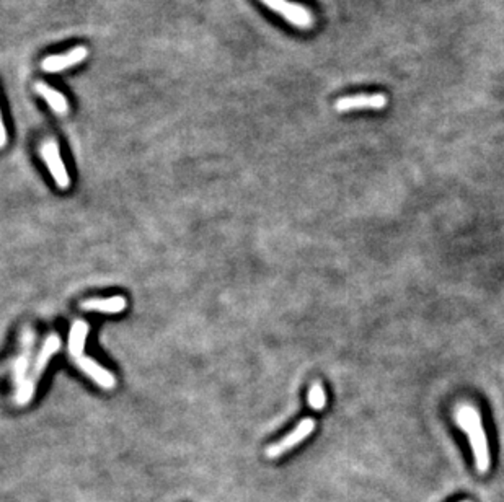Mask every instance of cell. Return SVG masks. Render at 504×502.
I'll return each instance as SVG.
<instances>
[{
  "instance_id": "6da1fadb",
  "label": "cell",
  "mask_w": 504,
  "mask_h": 502,
  "mask_svg": "<svg viewBox=\"0 0 504 502\" xmlns=\"http://www.w3.org/2000/svg\"><path fill=\"white\" fill-rule=\"evenodd\" d=\"M457 422L468 440H470L473 458H475V466L478 473L485 475L490 470V447L488 439H486L483 424H481L480 414L473 406L462 404L457 411Z\"/></svg>"
},
{
  "instance_id": "7a4b0ae2",
  "label": "cell",
  "mask_w": 504,
  "mask_h": 502,
  "mask_svg": "<svg viewBox=\"0 0 504 502\" xmlns=\"http://www.w3.org/2000/svg\"><path fill=\"white\" fill-rule=\"evenodd\" d=\"M59 349H60L59 336L51 334L49 338L46 339V343L43 344L40 354H38V359H36V362H34V367H33L32 375H30V377L27 378L25 385L19 388V393H16V403H19V404H28L30 401H32L33 395H34V390H36V385H38V382H40L43 372H45L46 365L49 364V361L53 359V356L59 351Z\"/></svg>"
},
{
  "instance_id": "3957f363",
  "label": "cell",
  "mask_w": 504,
  "mask_h": 502,
  "mask_svg": "<svg viewBox=\"0 0 504 502\" xmlns=\"http://www.w3.org/2000/svg\"><path fill=\"white\" fill-rule=\"evenodd\" d=\"M269 10L279 13V15L295 28L310 30L315 26L314 13L301 3L290 2V0H262Z\"/></svg>"
},
{
  "instance_id": "277c9868",
  "label": "cell",
  "mask_w": 504,
  "mask_h": 502,
  "mask_svg": "<svg viewBox=\"0 0 504 502\" xmlns=\"http://www.w3.org/2000/svg\"><path fill=\"white\" fill-rule=\"evenodd\" d=\"M43 160L46 161V167L51 172V176L54 178L56 185L60 190H67L71 186V176H69L66 165H64L62 157L59 152V144L54 139H49L41 146Z\"/></svg>"
},
{
  "instance_id": "5b68a950",
  "label": "cell",
  "mask_w": 504,
  "mask_h": 502,
  "mask_svg": "<svg viewBox=\"0 0 504 502\" xmlns=\"http://www.w3.org/2000/svg\"><path fill=\"white\" fill-rule=\"evenodd\" d=\"M315 429V421L312 418H306L303 421H301L295 427L294 431H290L284 439H281L279 442L269 445L266 448V457L268 458H277L281 457L282 453L289 452L290 448H294L295 445H299L301 442H303L308 435L312 434Z\"/></svg>"
},
{
  "instance_id": "8992f818",
  "label": "cell",
  "mask_w": 504,
  "mask_h": 502,
  "mask_svg": "<svg viewBox=\"0 0 504 502\" xmlns=\"http://www.w3.org/2000/svg\"><path fill=\"white\" fill-rule=\"evenodd\" d=\"M387 97L384 93H359L351 97H343L334 103L338 113H350L354 110H384Z\"/></svg>"
},
{
  "instance_id": "52a82bcc",
  "label": "cell",
  "mask_w": 504,
  "mask_h": 502,
  "mask_svg": "<svg viewBox=\"0 0 504 502\" xmlns=\"http://www.w3.org/2000/svg\"><path fill=\"white\" fill-rule=\"evenodd\" d=\"M89 49L85 46H77L71 49L66 54H58V56H49L41 62L43 71L47 73H56L64 71V69L72 67V65L80 64L82 60L87 58Z\"/></svg>"
},
{
  "instance_id": "ba28073f",
  "label": "cell",
  "mask_w": 504,
  "mask_h": 502,
  "mask_svg": "<svg viewBox=\"0 0 504 502\" xmlns=\"http://www.w3.org/2000/svg\"><path fill=\"white\" fill-rule=\"evenodd\" d=\"M77 364H79V367L84 370L89 377H92L102 388H105V390L115 388L116 378L113 377V374L105 367H102V365H100L97 361H93L92 357L82 356L80 359H77Z\"/></svg>"
},
{
  "instance_id": "9c48e42d",
  "label": "cell",
  "mask_w": 504,
  "mask_h": 502,
  "mask_svg": "<svg viewBox=\"0 0 504 502\" xmlns=\"http://www.w3.org/2000/svg\"><path fill=\"white\" fill-rule=\"evenodd\" d=\"M34 343V334L33 331L27 328L23 330V336H21V352L19 356V359L15 362V382L16 385L23 387L25 382H27V370H28V364H30V354H32V347Z\"/></svg>"
},
{
  "instance_id": "30bf717a",
  "label": "cell",
  "mask_w": 504,
  "mask_h": 502,
  "mask_svg": "<svg viewBox=\"0 0 504 502\" xmlns=\"http://www.w3.org/2000/svg\"><path fill=\"white\" fill-rule=\"evenodd\" d=\"M34 90L38 91V93L41 95L43 98H45V102L49 104L53 110L58 113V115L60 116H66L69 113V103L66 97H64L60 91H58L56 89H53V87H49L47 84H45V82H36V85H34Z\"/></svg>"
},
{
  "instance_id": "8fae6325",
  "label": "cell",
  "mask_w": 504,
  "mask_h": 502,
  "mask_svg": "<svg viewBox=\"0 0 504 502\" xmlns=\"http://www.w3.org/2000/svg\"><path fill=\"white\" fill-rule=\"evenodd\" d=\"M128 307L123 295L108 297V299H90L82 304V310H97L103 313H121Z\"/></svg>"
},
{
  "instance_id": "7c38bea8",
  "label": "cell",
  "mask_w": 504,
  "mask_h": 502,
  "mask_svg": "<svg viewBox=\"0 0 504 502\" xmlns=\"http://www.w3.org/2000/svg\"><path fill=\"white\" fill-rule=\"evenodd\" d=\"M89 331H90V326L82 320H77L72 325L71 333H69V351H71L72 357H76V361L80 359V357L84 356V349H85Z\"/></svg>"
},
{
  "instance_id": "4fadbf2b",
  "label": "cell",
  "mask_w": 504,
  "mask_h": 502,
  "mask_svg": "<svg viewBox=\"0 0 504 502\" xmlns=\"http://www.w3.org/2000/svg\"><path fill=\"white\" fill-rule=\"evenodd\" d=\"M307 403L312 409H315V411H321V409L325 408V404H327V395H325L323 387H321L319 382L312 383L310 390H308Z\"/></svg>"
},
{
  "instance_id": "5bb4252c",
  "label": "cell",
  "mask_w": 504,
  "mask_h": 502,
  "mask_svg": "<svg viewBox=\"0 0 504 502\" xmlns=\"http://www.w3.org/2000/svg\"><path fill=\"white\" fill-rule=\"evenodd\" d=\"M5 146H7V130L2 119V113H0V148H3Z\"/></svg>"
},
{
  "instance_id": "9a60e30c",
  "label": "cell",
  "mask_w": 504,
  "mask_h": 502,
  "mask_svg": "<svg viewBox=\"0 0 504 502\" xmlns=\"http://www.w3.org/2000/svg\"><path fill=\"white\" fill-rule=\"evenodd\" d=\"M463 502H470V501H463Z\"/></svg>"
}]
</instances>
